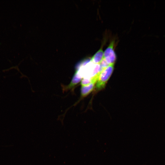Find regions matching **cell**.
<instances>
[{"instance_id": "obj_3", "label": "cell", "mask_w": 165, "mask_h": 165, "mask_svg": "<svg viewBox=\"0 0 165 165\" xmlns=\"http://www.w3.org/2000/svg\"><path fill=\"white\" fill-rule=\"evenodd\" d=\"M104 53L102 48H101L92 57L91 61L94 64H99L104 58Z\"/></svg>"}, {"instance_id": "obj_5", "label": "cell", "mask_w": 165, "mask_h": 165, "mask_svg": "<svg viewBox=\"0 0 165 165\" xmlns=\"http://www.w3.org/2000/svg\"><path fill=\"white\" fill-rule=\"evenodd\" d=\"M81 79V78L79 75L76 72L71 81V83L70 84L69 86L70 87H71V86H73L75 85L78 82H79Z\"/></svg>"}, {"instance_id": "obj_1", "label": "cell", "mask_w": 165, "mask_h": 165, "mask_svg": "<svg viewBox=\"0 0 165 165\" xmlns=\"http://www.w3.org/2000/svg\"><path fill=\"white\" fill-rule=\"evenodd\" d=\"M114 64L109 65L100 73L96 82V88L100 90L105 88L114 70Z\"/></svg>"}, {"instance_id": "obj_4", "label": "cell", "mask_w": 165, "mask_h": 165, "mask_svg": "<svg viewBox=\"0 0 165 165\" xmlns=\"http://www.w3.org/2000/svg\"><path fill=\"white\" fill-rule=\"evenodd\" d=\"M95 83L93 82L86 86H82L81 88V96L83 97H84L90 93L94 89Z\"/></svg>"}, {"instance_id": "obj_2", "label": "cell", "mask_w": 165, "mask_h": 165, "mask_svg": "<svg viewBox=\"0 0 165 165\" xmlns=\"http://www.w3.org/2000/svg\"><path fill=\"white\" fill-rule=\"evenodd\" d=\"M114 41L111 42L104 53V58L109 65L114 64L116 59V55L114 49Z\"/></svg>"}, {"instance_id": "obj_6", "label": "cell", "mask_w": 165, "mask_h": 165, "mask_svg": "<svg viewBox=\"0 0 165 165\" xmlns=\"http://www.w3.org/2000/svg\"><path fill=\"white\" fill-rule=\"evenodd\" d=\"M99 64L102 70L109 65L107 63L104 58Z\"/></svg>"}]
</instances>
